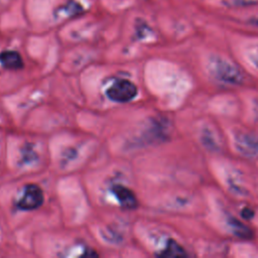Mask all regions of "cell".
<instances>
[{
	"mask_svg": "<svg viewBox=\"0 0 258 258\" xmlns=\"http://www.w3.org/2000/svg\"><path fill=\"white\" fill-rule=\"evenodd\" d=\"M137 95V87L130 82L129 80L120 79L116 81L108 90L107 96L115 101L120 103L129 102L134 99Z\"/></svg>",
	"mask_w": 258,
	"mask_h": 258,
	"instance_id": "6da1fadb",
	"label": "cell"
},
{
	"mask_svg": "<svg viewBox=\"0 0 258 258\" xmlns=\"http://www.w3.org/2000/svg\"><path fill=\"white\" fill-rule=\"evenodd\" d=\"M44 197L42 189L36 184H27L24 187L22 197L17 203L19 209L24 211H31L39 208L43 203Z\"/></svg>",
	"mask_w": 258,
	"mask_h": 258,
	"instance_id": "7a4b0ae2",
	"label": "cell"
},
{
	"mask_svg": "<svg viewBox=\"0 0 258 258\" xmlns=\"http://www.w3.org/2000/svg\"><path fill=\"white\" fill-rule=\"evenodd\" d=\"M111 190L119 201V204L122 208L127 210H134L137 208L138 201L136 199V196L128 187L121 184H114Z\"/></svg>",
	"mask_w": 258,
	"mask_h": 258,
	"instance_id": "3957f363",
	"label": "cell"
},
{
	"mask_svg": "<svg viewBox=\"0 0 258 258\" xmlns=\"http://www.w3.org/2000/svg\"><path fill=\"white\" fill-rule=\"evenodd\" d=\"M1 64L9 70H19L23 68V59L16 50H3L0 52Z\"/></svg>",
	"mask_w": 258,
	"mask_h": 258,
	"instance_id": "277c9868",
	"label": "cell"
},
{
	"mask_svg": "<svg viewBox=\"0 0 258 258\" xmlns=\"http://www.w3.org/2000/svg\"><path fill=\"white\" fill-rule=\"evenodd\" d=\"M217 72L218 76L224 80V82L236 83L241 80V75L236 70V68L228 62L220 61L217 66Z\"/></svg>",
	"mask_w": 258,
	"mask_h": 258,
	"instance_id": "5b68a950",
	"label": "cell"
},
{
	"mask_svg": "<svg viewBox=\"0 0 258 258\" xmlns=\"http://www.w3.org/2000/svg\"><path fill=\"white\" fill-rule=\"evenodd\" d=\"M159 256L165 258H183L186 257L187 254L185 250L176 241L170 239L167 241L165 248L159 254Z\"/></svg>",
	"mask_w": 258,
	"mask_h": 258,
	"instance_id": "8992f818",
	"label": "cell"
},
{
	"mask_svg": "<svg viewBox=\"0 0 258 258\" xmlns=\"http://www.w3.org/2000/svg\"><path fill=\"white\" fill-rule=\"evenodd\" d=\"M229 226L231 227L233 233L243 239H249L253 236L251 229H249L245 224H243L240 220L236 219V218H229Z\"/></svg>",
	"mask_w": 258,
	"mask_h": 258,
	"instance_id": "52a82bcc",
	"label": "cell"
},
{
	"mask_svg": "<svg viewBox=\"0 0 258 258\" xmlns=\"http://www.w3.org/2000/svg\"><path fill=\"white\" fill-rule=\"evenodd\" d=\"M238 144L241 147V151L249 154H256L258 152V139L254 136L243 135L241 136Z\"/></svg>",
	"mask_w": 258,
	"mask_h": 258,
	"instance_id": "ba28073f",
	"label": "cell"
},
{
	"mask_svg": "<svg viewBox=\"0 0 258 258\" xmlns=\"http://www.w3.org/2000/svg\"><path fill=\"white\" fill-rule=\"evenodd\" d=\"M59 9L64 11L70 16H78L80 14H83L85 11L84 7L75 0H68V2Z\"/></svg>",
	"mask_w": 258,
	"mask_h": 258,
	"instance_id": "9c48e42d",
	"label": "cell"
},
{
	"mask_svg": "<svg viewBox=\"0 0 258 258\" xmlns=\"http://www.w3.org/2000/svg\"><path fill=\"white\" fill-rule=\"evenodd\" d=\"M241 215L244 219H251L253 216H254V212L249 209V208H245L242 212H241Z\"/></svg>",
	"mask_w": 258,
	"mask_h": 258,
	"instance_id": "30bf717a",
	"label": "cell"
},
{
	"mask_svg": "<svg viewBox=\"0 0 258 258\" xmlns=\"http://www.w3.org/2000/svg\"><path fill=\"white\" fill-rule=\"evenodd\" d=\"M253 22H254L256 25H258V18H257V19H255Z\"/></svg>",
	"mask_w": 258,
	"mask_h": 258,
	"instance_id": "8fae6325",
	"label": "cell"
}]
</instances>
